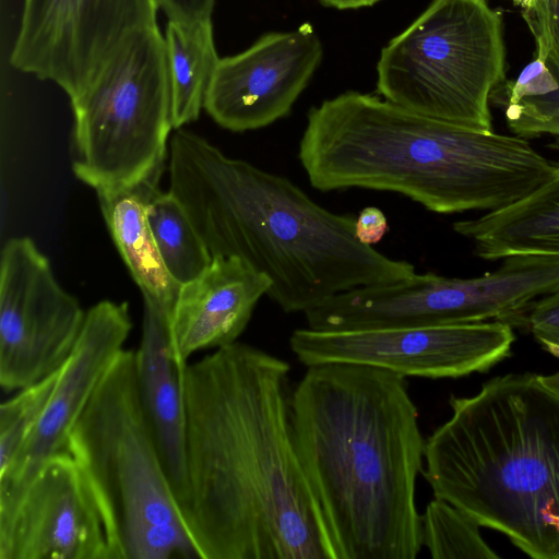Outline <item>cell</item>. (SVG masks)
<instances>
[{"label":"cell","instance_id":"obj_5","mask_svg":"<svg viewBox=\"0 0 559 559\" xmlns=\"http://www.w3.org/2000/svg\"><path fill=\"white\" fill-rule=\"evenodd\" d=\"M449 403L451 417L425 441L433 497L531 558L559 559V388L508 373Z\"/></svg>","mask_w":559,"mask_h":559},{"label":"cell","instance_id":"obj_11","mask_svg":"<svg viewBox=\"0 0 559 559\" xmlns=\"http://www.w3.org/2000/svg\"><path fill=\"white\" fill-rule=\"evenodd\" d=\"M513 326L500 321L350 331L298 329L289 346L306 367L346 362L403 377L460 378L485 372L509 356Z\"/></svg>","mask_w":559,"mask_h":559},{"label":"cell","instance_id":"obj_21","mask_svg":"<svg viewBox=\"0 0 559 559\" xmlns=\"http://www.w3.org/2000/svg\"><path fill=\"white\" fill-rule=\"evenodd\" d=\"M147 222L170 277L180 286L201 275L212 257L187 211L170 192L157 189L146 207Z\"/></svg>","mask_w":559,"mask_h":559},{"label":"cell","instance_id":"obj_22","mask_svg":"<svg viewBox=\"0 0 559 559\" xmlns=\"http://www.w3.org/2000/svg\"><path fill=\"white\" fill-rule=\"evenodd\" d=\"M479 524L445 500L435 498L421 514V540L433 559H497Z\"/></svg>","mask_w":559,"mask_h":559},{"label":"cell","instance_id":"obj_8","mask_svg":"<svg viewBox=\"0 0 559 559\" xmlns=\"http://www.w3.org/2000/svg\"><path fill=\"white\" fill-rule=\"evenodd\" d=\"M71 106L72 167L81 181L102 190L160 178L174 127L158 26L133 35Z\"/></svg>","mask_w":559,"mask_h":559},{"label":"cell","instance_id":"obj_25","mask_svg":"<svg viewBox=\"0 0 559 559\" xmlns=\"http://www.w3.org/2000/svg\"><path fill=\"white\" fill-rule=\"evenodd\" d=\"M522 17L536 45V57L559 74V0H538L522 10Z\"/></svg>","mask_w":559,"mask_h":559},{"label":"cell","instance_id":"obj_31","mask_svg":"<svg viewBox=\"0 0 559 559\" xmlns=\"http://www.w3.org/2000/svg\"><path fill=\"white\" fill-rule=\"evenodd\" d=\"M538 0H512L515 5L522 8V10L530 9L536 4Z\"/></svg>","mask_w":559,"mask_h":559},{"label":"cell","instance_id":"obj_19","mask_svg":"<svg viewBox=\"0 0 559 559\" xmlns=\"http://www.w3.org/2000/svg\"><path fill=\"white\" fill-rule=\"evenodd\" d=\"M159 179L96 190V193L108 230L143 299L151 300L171 314L180 285L164 266L146 216L147 203L158 189Z\"/></svg>","mask_w":559,"mask_h":559},{"label":"cell","instance_id":"obj_9","mask_svg":"<svg viewBox=\"0 0 559 559\" xmlns=\"http://www.w3.org/2000/svg\"><path fill=\"white\" fill-rule=\"evenodd\" d=\"M559 292V254H513L471 278L435 273L374 286L368 313L378 328L500 321L524 326L539 298Z\"/></svg>","mask_w":559,"mask_h":559},{"label":"cell","instance_id":"obj_17","mask_svg":"<svg viewBox=\"0 0 559 559\" xmlns=\"http://www.w3.org/2000/svg\"><path fill=\"white\" fill-rule=\"evenodd\" d=\"M170 312L144 299L136 377L142 403L155 433L177 500L186 487L187 417L182 371L170 340Z\"/></svg>","mask_w":559,"mask_h":559},{"label":"cell","instance_id":"obj_20","mask_svg":"<svg viewBox=\"0 0 559 559\" xmlns=\"http://www.w3.org/2000/svg\"><path fill=\"white\" fill-rule=\"evenodd\" d=\"M171 122L174 129L199 118L218 63L212 20L193 23L168 21L166 36Z\"/></svg>","mask_w":559,"mask_h":559},{"label":"cell","instance_id":"obj_26","mask_svg":"<svg viewBox=\"0 0 559 559\" xmlns=\"http://www.w3.org/2000/svg\"><path fill=\"white\" fill-rule=\"evenodd\" d=\"M502 92L496 90L492 97H498L500 106L516 104L525 97L540 96L558 90L559 82L544 60L535 58L520 73L514 82L501 85Z\"/></svg>","mask_w":559,"mask_h":559},{"label":"cell","instance_id":"obj_30","mask_svg":"<svg viewBox=\"0 0 559 559\" xmlns=\"http://www.w3.org/2000/svg\"><path fill=\"white\" fill-rule=\"evenodd\" d=\"M322 5L336 10H358L372 7L382 0H318Z\"/></svg>","mask_w":559,"mask_h":559},{"label":"cell","instance_id":"obj_29","mask_svg":"<svg viewBox=\"0 0 559 559\" xmlns=\"http://www.w3.org/2000/svg\"><path fill=\"white\" fill-rule=\"evenodd\" d=\"M386 231V218L378 207H365L356 217L355 234L365 245L372 246L379 242Z\"/></svg>","mask_w":559,"mask_h":559},{"label":"cell","instance_id":"obj_4","mask_svg":"<svg viewBox=\"0 0 559 559\" xmlns=\"http://www.w3.org/2000/svg\"><path fill=\"white\" fill-rule=\"evenodd\" d=\"M298 158L321 191H391L431 212H492L551 179L527 139L471 129L356 91L310 108Z\"/></svg>","mask_w":559,"mask_h":559},{"label":"cell","instance_id":"obj_14","mask_svg":"<svg viewBox=\"0 0 559 559\" xmlns=\"http://www.w3.org/2000/svg\"><path fill=\"white\" fill-rule=\"evenodd\" d=\"M322 58L321 39L310 23L266 33L246 50L219 58L204 108L234 132L267 127L290 112Z\"/></svg>","mask_w":559,"mask_h":559},{"label":"cell","instance_id":"obj_18","mask_svg":"<svg viewBox=\"0 0 559 559\" xmlns=\"http://www.w3.org/2000/svg\"><path fill=\"white\" fill-rule=\"evenodd\" d=\"M453 230L489 261L513 254H559V168L522 200L478 217L456 221Z\"/></svg>","mask_w":559,"mask_h":559},{"label":"cell","instance_id":"obj_7","mask_svg":"<svg viewBox=\"0 0 559 559\" xmlns=\"http://www.w3.org/2000/svg\"><path fill=\"white\" fill-rule=\"evenodd\" d=\"M503 21L487 0H432L380 52L377 93L425 116L492 131L506 83Z\"/></svg>","mask_w":559,"mask_h":559},{"label":"cell","instance_id":"obj_16","mask_svg":"<svg viewBox=\"0 0 559 559\" xmlns=\"http://www.w3.org/2000/svg\"><path fill=\"white\" fill-rule=\"evenodd\" d=\"M270 280L236 257L213 258L197 278L180 286L170 314V340L185 367L194 353L237 342Z\"/></svg>","mask_w":559,"mask_h":559},{"label":"cell","instance_id":"obj_23","mask_svg":"<svg viewBox=\"0 0 559 559\" xmlns=\"http://www.w3.org/2000/svg\"><path fill=\"white\" fill-rule=\"evenodd\" d=\"M58 371V370H57ZM57 371L16 391L0 406V475L5 473L45 409Z\"/></svg>","mask_w":559,"mask_h":559},{"label":"cell","instance_id":"obj_10","mask_svg":"<svg viewBox=\"0 0 559 559\" xmlns=\"http://www.w3.org/2000/svg\"><path fill=\"white\" fill-rule=\"evenodd\" d=\"M158 9L157 0H24L10 63L71 100L133 35L158 26Z\"/></svg>","mask_w":559,"mask_h":559},{"label":"cell","instance_id":"obj_32","mask_svg":"<svg viewBox=\"0 0 559 559\" xmlns=\"http://www.w3.org/2000/svg\"><path fill=\"white\" fill-rule=\"evenodd\" d=\"M543 379L550 385L559 388V372L549 376H542Z\"/></svg>","mask_w":559,"mask_h":559},{"label":"cell","instance_id":"obj_24","mask_svg":"<svg viewBox=\"0 0 559 559\" xmlns=\"http://www.w3.org/2000/svg\"><path fill=\"white\" fill-rule=\"evenodd\" d=\"M554 74L559 82V74ZM503 110L508 128L514 135L524 139L546 134L559 136V87L545 95L506 105Z\"/></svg>","mask_w":559,"mask_h":559},{"label":"cell","instance_id":"obj_27","mask_svg":"<svg viewBox=\"0 0 559 559\" xmlns=\"http://www.w3.org/2000/svg\"><path fill=\"white\" fill-rule=\"evenodd\" d=\"M536 341L559 358V292L539 298L531 307L525 325Z\"/></svg>","mask_w":559,"mask_h":559},{"label":"cell","instance_id":"obj_6","mask_svg":"<svg viewBox=\"0 0 559 559\" xmlns=\"http://www.w3.org/2000/svg\"><path fill=\"white\" fill-rule=\"evenodd\" d=\"M66 451L97 503L110 559H200L142 403L135 350L116 358Z\"/></svg>","mask_w":559,"mask_h":559},{"label":"cell","instance_id":"obj_3","mask_svg":"<svg viewBox=\"0 0 559 559\" xmlns=\"http://www.w3.org/2000/svg\"><path fill=\"white\" fill-rule=\"evenodd\" d=\"M169 191L212 259L236 257L271 282L284 312H304L357 287L416 273L358 240L356 217L331 212L285 177L226 156L204 138L175 129Z\"/></svg>","mask_w":559,"mask_h":559},{"label":"cell","instance_id":"obj_13","mask_svg":"<svg viewBox=\"0 0 559 559\" xmlns=\"http://www.w3.org/2000/svg\"><path fill=\"white\" fill-rule=\"evenodd\" d=\"M0 559H110L97 503L68 451L0 499Z\"/></svg>","mask_w":559,"mask_h":559},{"label":"cell","instance_id":"obj_1","mask_svg":"<svg viewBox=\"0 0 559 559\" xmlns=\"http://www.w3.org/2000/svg\"><path fill=\"white\" fill-rule=\"evenodd\" d=\"M289 371L238 341L183 368L178 504L200 559H337L296 450Z\"/></svg>","mask_w":559,"mask_h":559},{"label":"cell","instance_id":"obj_2","mask_svg":"<svg viewBox=\"0 0 559 559\" xmlns=\"http://www.w3.org/2000/svg\"><path fill=\"white\" fill-rule=\"evenodd\" d=\"M292 419L337 559H415L426 439L406 378L358 364L309 366L292 391Z\"/></svg>","mask_w":559,"mask_h":559},{"label":"cell","instance_id":"obj_15","mask_svg":"<svg viewBox=\"0 0 559 559\" xmlns=\"http://www.w3.org/2000/svg\"><path fill=\"white\" fill-rule=\"evenodd\" d=\"M132 330L127 302L102 300L85 313L80 335L58 369L49 401L10 468L0 475V499L24 486L68 436Z\"/></svg>","mask_w":559,"mask_h":559},{"label":"cell","instance_id":"obj_28","mask_svg":"<svg viewBox=\"0 0 559 559\" xmlns=\"http://www.w3.org/2000/svg\"><path fill=\"white\" fill-rule=\"evenodd\" d=\"M168 21L193 23L211 20L215 0H157Z\"/></svg>","mask_w":559,"mask_h":559},{"label":"cell","instance_id":"obj_12","mask_svg":"<svg viewBox=\"0 0 559 559\" xmlns=\"http://www.w3.org/2000/svg\"><path fill=\"white\" fill-rule=\"evenodd\" d=\"M85 313L28 237L9 239L0 261V385L19 391L55 373Z\"/></svg>","mask_w":559,"mask_h":559}]
</instances>
